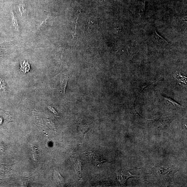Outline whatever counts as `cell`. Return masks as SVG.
I'll return each instance as SVG.
<instances>
[{
	"instance_id": "obj_3",
	"label": "cell",
	"mask_w": 187,
	"mask_h": 187,
	"mask_svg": "<svg viewBox=\"0 0 187 187\" xmlns=\"http://www.w3.org/2000/svg\"><path fill=\"white\" fill-rule=\"evenodd\" d=\"M53 179L54 181L59 185H62L64 183V178L62 176L58 171V168L55 169L54 172Z\"/></svg>"
},
{
	"instance_id": "obj_4",
	"label": "cell",
	"mask_w": 187,
	"mask_h": 187,
	"mask_svg": "<svg viewBox=\"0 0 187 187\" xmlns=\"http://www.w3.org/2000/svg\"><path fill=\"white\" fill-rule=\"evenodd\" d=\"M79 130L82 134V135L84 137L86 133L90 129V127L88 125L82 123L79 124Z\"/></svg>"
},
{
	"instance_id": "obj_5",
	"label": "cell",
	"mask_w": 187,
	"mask_h": 187,
	"mask_svg": "<svg viewBox=\"0 0 187 187\" xmlns=\"http://www.w3.org/2000/svg\"><path fill=\"white\" fill-rule=\"evenodd\" d=\"M69 79L68 77H64L62 79L61 81V86L63 92L64 93V94H65V89H66L68 81Z\"/></svg>"
},
{
	"instance_id": "obj_9",
	"label": "cell",
	"mask_w": 187,
	"mask_h": 187,
	"mask_svg": "<svg viewBox=\"0 0 187 187\" xmlns=\"http://www.w3.org/2000/svg\"><path fill=\"white\" fill-rule=\"evenodd\" d=\"M12 14V22L14 27L16 30H17L18 29V23L17 18L16 17L13 11H11Z\"/></svg>"
},
{
	"instance_id": "obj_7",
	"label": "cell",
	"mask_w": 187,
	"mask_h": 187,
	"mask_svg": "<svg viewBox=\"0 0 187 187\" xmlns=\"http://www.w3.org/2000/svg\"><path fill=\"white\" fill-rule=\"evenodd\" d=\"M0 90L2 92H6L8 90V88L3 79L0 77Z\"/></svg>"
},
{
	"instance_id": "obj_10",
	"label": "cell",
	"mask_w": 187,
	"mask_h": 187,
	"mask_svg": "<svg viewBox=\"0 0 187 187\" xmlns=\"http://www.w3.org/2000/svg\"><path fill=\"white\" fill-rule=\"evenodd\" d=\"M164 98V99L166 100H167L168 102H170V103H171L173 104V105L174 106H176L179 107H182L181 106H180V105L178 104L176 102H175L173 100L171 99H170V98H168L166 97H165Z\"/></svg>"
},
{
	"instance_id": "obj_12",
	"label": "cell",
	"mask_w": 187,
	"mask_h": 187,
	"mask_svg": "<svg viewBox=\"0 0 187 187\" xmlns=\"http://www.w3.org/2000/svg\"><path fill=\"white\" fill-rule=\"evenodd\" d=\"M20 10L21 13L22 15L23 14H24V12L25 11V8L24 5V4H21L20 7Z\"/></svg>"
},
{
	"instance_id": "obj_2",
	"label": "cell",
	"mask_w": 187,
	"mask_h": 187,
	"mask_svg": "<svg viewBox=\"0 0 187 187\" xmlns=\"http://www.w3.org/2000/svg\"><path fill=\"white\" fill-rule=\"evenodd\" d=\"M89 156L92 160L93 163L98 166L102 164L103 163L106 161L102 160L99 157L96 155L94 153L90 152L89 153Z\"/></svg>"
},
{
	"instance_id": "obj_11",
	"label": "cell",
	"mask_w": 187,
	"mask_h": 187,
	"mask_svg": "<svg viewBox=\"0 0 187 187\" xmlns=\"http://www.w3.org/2000/svg\"><path fill=\"white\" fill-rule=\"evenodd\" d=\"M47 108L51 112H52L53 114L55 116H58V114L57 112L54 109L53 107L50 106H47Z\"/></svg>"
},
{
	"instance_id": "obj_6",
	"label": "cell",
	"mask_w": 187,
	"mask_h": 187,
	"mask_svg": "<svg viewBox=\"0 0 187 187\" xmlns=\"http://www.w3.org/2000/svg\"><path fill=\"white\" fill-rule=\"evenodd\" d=\"M74 165L75 167L76 172L78 173V174L79 175V176L81 178L82 175V171L81 168V165L80 162L78 161L76 163H74Z\"/></svg>"
},
{
	"instance_id": "obj_8",
	"label": "cell",
	"mask_w": 187,
	"mask_h": 187,
	"mask_svg": "<svg viewBox=\"0 0 187 187\" xmlns=\"http://www.w3.org/2000/svg\"><path fill=\"white\" fill-rule=\"evenodd\" d=\"M32 153L33 158L34 160L37 161L38 159L39 156L36 147L35 146L32 147Z\"/></svg>"
},
{
	"instance_id": "obj_1",
	"label": "cell",
	"mask_w": 187,
	"mask_h": 187,
	"mask_svg": "<svg viewBox=\"0 0 187 187\" xmlns=\"http://www.w3.org/2000/svg\"><path fill=\"white\" fill-rule=\"evenodd\" d=\"M118 178L122 183H125L128 178L133 177V175L129 172V170H123L119 172L118 174Z\"/></svg>"
}]
</instances>
